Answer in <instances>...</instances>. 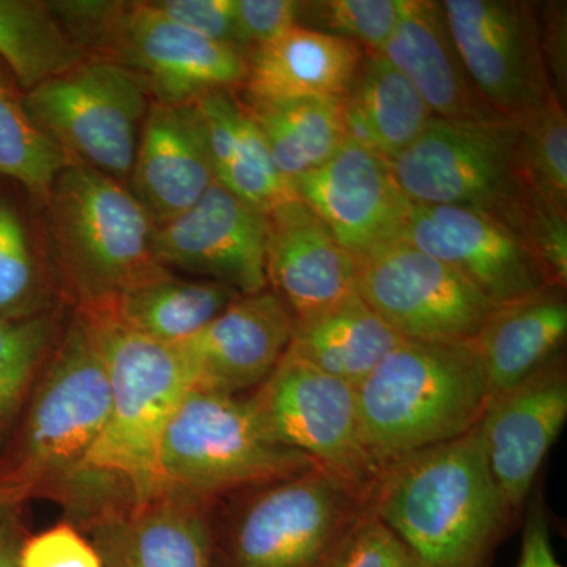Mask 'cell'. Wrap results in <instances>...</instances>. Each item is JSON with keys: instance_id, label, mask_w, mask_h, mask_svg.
Here are the masks:
<instances>
[{"instance_id": "cell-1", "label": "cell", "mask_w": 567, "mask_h": 567, "mask_svg": "<svg viewBox=\"0 0 567 567\" xmlns=\"http://www.w3.org/2000/svg\"><path fill=\"white\" fill-rule=\"evenodd\" d=\"M81 311L99 334L111 383L102 435L61 499L69 516L87 524L159 495L164 431L194 382L177 347L134 333L102 309Z\"/></svg>"}, {"instance_id": "cell-2", "label": "cell", "mask_w": 567, "mask_h": 567, "mask_svg": "<svg viewBox=\"0 0 567 567\" xmlns=\"http://www.w3.org/2000/svg\"><path fill=\"white\" fill-rule=\"evenodd\" d=\"M372 511L404 540L417 567H488L518 522L492 475L477 424L386 465L374 483Z\"/></svg>"}, {"instance_id": "cell-3", "label": "cell", "mask_w": 567, "mask_h": 567, "mask_svg": "<svg viewBox=\"0 0 567 567\" xmlns=\"http://www.w3.org/2000/svg\"><path fill=\"white\" fill-rule=\"evenodd\" d=\"M110 372L91 317L81 309L63 328L9 442L0 484L22 499L61 502L106 424Z\"/></svg>"}, {"instance_id": "cell-4", "label": "cell", "mask_w": 567, "mask_h": 567, "mask_svg": "<svg viewBox=\"0 0 567 567\" xmlns=\"http://www.w3.org/2000/svg\"><path fill=\"white\" fill-rule=\"evenodd\" d=\"M365 445L380 472L468 434L491 401L473 341L404 339L354 386Z\"/></svg>"}, {"instance_id": "cell-5", "label": "cell", "mask_w": 567, "mask_h": 567, "mask_svg": "<svg viewBox=\"0 0 567 567\" xmlns=\"http://www.w3.org/2000/svg\"><path fill=\"white\" fill-rule=\"evenodd\" d=\"M44 224L61 281L80 309L107 308L128 287L162 270L156 224L125 183L82 163L58 175Z\"/></svg>"}, {"instance_id": "cell-6", "label": "cell", "mask_w": 567, "mask_h": 567, "mask_svg": "<svg viewBox=\"0 0 567 567\" xmlns=\"http://www.w3.org/2000/svg\"><path fill=\"white\" fill-rule=\"evenodd\" d=\"M89 59L133 73L153 103L186 104L215 91H237L246 52L175 24L152 2H50Z\"/></svg>"}, {"instance_id": "cell-7", "label": "cell", "mask_w": 567, "mask_h": 567, "mask_svg": "<svg viewBox=\"0 0 567 567\" xmlns=\"http://www.w3.org/2000/svg\"><path fill=\"white\" fill-rule=\"evenodd\" d=\"M388 164L410 203L486 213L524 241L536 212L548 203L522 169L517 118L454 122L434 117Z\"/></svg>"}, {"instance_id": "cell-8", "label": "cell", "mask_w": 567, "mask_h": 567, "mask_svg": "<svg viewBox=\"0 0 567 567\" xmlns=\"http://www.w3.org/2000/svg\"><path fill=\"white\" fill-rule=\"evenodd\" d=\"M306 454L265 431L248 395L192 388L159 446V495L218 502L317 468Z\"/></svg>"}, {"instance_id": "cell-9", "label": "cell", "mask_w": 567, "mask_h": 567, "mask_svg": "<svg viewBox=\"0 0 567 567\" xmlns=\"http://www.w3.org/2000/svg\"><path fill=\"white\" fill-rule=\"evenodd\" d=\"M374 483L317 466L230 495L234 503L224 525V565L327 567L342 537L371 507Z\"/></svg>"}, {"instance_id": "cell-10", "label": "cell", "mask_w": 567, "mask_h": 567, "mask_svg": "<svg viewBox=\"0 0 567 567\" xmlns=\"http://www.w3.org/2000/svg\"><path fill=\"white\" fill-rule=\"evenodd\" d=\"M24 104L40 132L71 162L130 181L152 99L128 70L85 59L24 93Z\"/></svg>"}, {"instance_id": "cell-11", "label": "cell", "mask_w": 567, "mask_h": 567, "mask_svg": "<svg viewBox=\"0 0 567 567\" xmlns=\"http://www.w3.org/2000/svg\"><path fill=\"white\" fill-rule=\"evenodd\" d=\"M357 293L404 339L466 342L496 306L454 268L404 240L353 257Z\"/></svg>"}, {"instance_id": "cell-12", "label": "cell", "mask_w": 567, "mask_h": 567, "mask_svg": "<svg viewBox=\"0 0 567 567\" xmlns=\"http://www.w3.org/2000/svg\"><path fill=\"white\" fill-rule=\"evenodd\" d=\"M248 398L279 445L349 480L372 483L379 477L365 445L354 386L286 352Z\"/></svg>"}, {"instance_id": "cell-13", "label": "cell", "mask_w": 567, "mask_h": 567, "mask_svg": "<svg viewBox=\"0 0 567 567\" xmlns=\"http://www.w3.org/2000/svg\"><path fill=\"white\" fill-rule=\"evenodd\" d=\"M440 6L470 80L495 111L518 118L554 93L536 2L443 0Z\"/></svg>"}, {"instance_id": "cell-14", "label": "cell", "mask_w": 567, "mask_h": 567, "mask_svg": "<svg viewBox=\"0 0 567 567\" xmlns=\"http://www.w3.org/2000/svg\"><path fill=\"white\" fill-rule=\"evenodd\" d=\"M399 240L454 268L495 306L558 286L518 235L473 208L412 203Z\"/></svg>"}, {"instance_id": "cell-15", "label": "cell", "mask_w": 567, "mask_h": 567, "mask_svg": "<svg viewBox=\"0 0 567 567\" xmlns=\"http://www.w3.org/2000/svg\"><path fill=\"white\" fill-rule=\"evenodd\" d=\"M268 216L218 183L188 210L156 227L153 252L164 268H177L240 295L268 289Z\"/></svg>"}, {"instance_id": "cell-16", "label": "cell", "mask_w": 567, "mask_h": 567, "mask_svg": "<svg viewBox=\"0 0 567 567\" xmlns=\"http://www.w3.org/2000/svg\"><path fill=\"white\" fill-rule=\"evenodd\" d=\"M566 420L567 364L561 350L509 390L492 395L477 423L492 475L517 520Z\"/></svg>"}, {"instance_id": "cell-17", "label": "cell", "mask_w": 567, "mask_h": 567, "mask_svg": "<svg viewBox=\"0 0 567 567\" xmlns=\"http://www.w3.org/2000/svg\"><path fill=\"white\" fill-rule=\"evenodd\" d=\"M290 185L352 257L399 240L412 207L386 159L353 141Z\"/></svg>"}, {"instance_id": "cell-18", "label": "cell", "mask_w": 567, "mask_h": 567, "mask_svg": "<svg viewBox=\"0 0 567 567\" xmlns=\"http://www.w3.org/2000/svg\"><path fill=\"white\" fill-rule=\"evenodd\" d=\"M295 327L278 295H241L234 303L181 344H175L192 372L194 388L246 395L262 385L282 360Z\"/></svg>"}, {"instance_id": "cell-19", "label": "cell", "mask_w": 567, "mask_h": 567, "mask_svg": "<svg viewBox=\"0 0 567 567\" xmlns=\"http://www.w3.org/2000/svg\"><path fill=\"white\" fill-rule=\"evenodd\" d=\"M267 286L295 320L357 295L353 257L298 199L268 213Z\"/></svg>"}, {"instance_id": "cell-20", "label": "cell", "mask_w": 567, "mask_h": 567, "mask_svg": "<svg viewBox=\"0 0 567 567\" xmlns=\"http://www.w3.org/2000/svg\"><path fill=\"white\" fill-rule=\"evenodd\" d=\"M132 192L164 224L192 208L215 183L196 104H151L137 144Z\"/></svg>"}, {"instance_id": "cell-21", "label": "cell", "mask_w": 567, "mask_h": 567, "mask_svg": "<svg viewBox=\"0 0 567 567\" xmlns=\"http://www.w3.org/2000/svg\"><path fill=\"white\" fill-rule=\"evenodd\" d=\"M212 505L162 494L85 525L111 567H213Z\"/></svg>"}, {"instance_id": "cell-22", "label": "cell", "mask_w": 567, "mask_h": 567, "mask_svg": "<svg viewBox=\"0 0 567 567\" xmlns=\"http://www.w3.org/2000/svg\"><path fill=\"white\" fill-rule=\"evenodd\" d=\"M380 54L404 74L434 117L454 122L505 117L470 80L440 2L402 0L401 17Z\"/></svg>"}, {"instance_id": "cell-23", "label": "cell", "mask_w": 567, "mask_h": 567, "mask_svg": "<svg viewBox=\"0 0 567 567\" xmlns=\"http://www.w3.org/2000/svg\"><path fill=\"white\" fill-rule=\"evenodd\" d=\"M365 52L350 41L295 25L246 54V104L342 100Z\"/></svg>"}, {"instance_id": "cell-24", "label": "cell", "mask_w": 567, "mask_h": 567, "mask_svg": "<svg viewBox=\"0 0 567 567\" xmlns=\"http://www.w3.org/2000/svg\"><path fill=\"white\" fill-rule=\"evenodd\" d=\"M567 336L566 287L496 306L473 339L492 395L503 393L561 352Z\"/></svg>"}, {"instance_id": "cell-25", "label": "cell", "mask_w": 567, "mask_h": 567, "mask_svg": "<svg viewBox=\"0 0 567 567\" xmlns=\"http://www.w3.org/2000/svg\"><path fill=\"white\" fill-rule=\"evenodd\" d=\"M41 208L20 183L0 177V319L58 309L61 276Z\"/></svg>"}, {"instance_id": "cell-26", "label": "cell", "mask_w": 567, "mask_h": 567, "mask_svg": "<svg viewBox=\"0 0 567 567\" xmlns=\"http://www.w3.org/2000/svg\"><path fill=\"white\" fill-rule=\"evenodd\" d=\"M203 118L215 182L265 213L295 199L267 144L235 91H215L193 102Z\"/></svg>"}, {"instance_id": "cell-27", "label": "cell", "mask_w": 567, "mask_h": 567, "mask_svg": "<svg viewBox=\"0 0 567 567\" xmlns=\"http://www.w3.org/2000/svg\"><path fill=\"white\" fill-rule=\"evenodd\" d=\"M341 104L349 141L386 162L415 142L434 118L416 89L382 54H364Z\"/></svg>"}, {"instance_id": "cell-28", "label": "cell", "mask_w": 567, "mask_h": 567, "mask_svg": "<svg viewBox=\"0 0 567 567\" xmlns=\"http://www.w3.org/2000/svg\"><path fill=\"white\" fill-rule=\"evenodd\" d=\"M402 341L357 293L333 308L295 320L287 353L357 386Z\"/></svg>"}, {"instance_id": "cell-29", "label": "cell", "mask_w": 567, "mask_h": 567, "mask_svg": "<svg viewBox=\"0 0 567 567\" xmlns=\"http://www.w3.org/2000/svg\"><path fill=\"white\" fill-rule=\"evenodd\" d=\"M238 297L224 284L185 281L162 268L123 290L102 311L134 333L175 346L199 333Z\"/></svg>"}, {"instance_id": "cell-30", "label": "cell", "mask_w": 567, "mask_h": 567, "mask_svg": "<svg viewBox=\"0 0 567 567\" xmlns=\"http://www.w3.org/2000/svg\"><path fill=\"white\" fill-rule=\"evenodd\" d=\"M244 104L289 183L322 166L349 141L341 100Z\"/></svg>"}, {"instance_id": "cell-31", "label": "cell", "mask_w": 567, "mask_h": 567, "mask_svg": "<svg viewBox=\"0 0 567 567\" xmlns=\"http://www.w3.org/2000/svg\"><path fill=\"white\" fill-rule=\"evenodd\" d=\"M89 59L50 2L0 0V62L22 93Z\"/></svg>"}, {"instance_id": "cell-32", "label": "cell", "mask_w": 567, "mask_h": 567, "mask_svg": "<svg viewBox=\"0 0 567 567\" xmlns=\"http://www.w3.org/2000/svg\"><path fill=\"white\" fill-rule=\"evenodd\" d=\"M70 163L33 123L24 93L0 62V177L20 183L43 207L52 183Z\"/></svg>"}, {"instance_id": "cell-33", "label": "cell", "mask_w": 567, "mask_h": 567, "mask_svg": "<svg viewBox=\"0 0 567 567\" xmlns=\"http://www.w3.org/2000/svg\"><path fill=\"white\" fill-rule=\"evenodd\" d=\"M63 328L59 308L28 319H0V451L9 442Z\"/></svg>"}, {"instance_id": "cell-34", "label": "cell", "mask_w": 567, "mask_h": 567, "mask_svg": "<svg viewBox=\"0 0 567 567\" xmlns=\"http://www.w3.org/2000/svg\"><path fill=\"white\" fill-rule=\"evenodd\" d=\"M518 155L529 185L567 213V115L555 93L517 118Z\"/></svg>"}, {"instance_id": "cell-35", "label": "cell", "mask_w": 567, "mask_h": 567, "mask_svg": "<svg viewBox=\"0 0 567 567\" xmlns=\"http://www.w3.org/2000/svg\"><path fill=\"white\" fill-rule=\"evenodd\" d=\"M402 0H309L298 6L297 25L380 54L401 17Z\"/></svg>"}, {"instance_id": "cell-36", "label": "cell", "mask_w": 567, "mask_h": 567, "mask_svg": "<svg viewBox=\"0 0 567 567\" xmlns=\"http://www.w3.org/2000/svg\"><path fill=\"white\" fill-rule=\"evenodd\" d=\"M327 567H417L415 557L371 507L342 537Z\"/></svg>"}, {"instance_id": "cell-37", "label": "cell", "mask_w": 567, "mask_h": 567, "mask_svg": "<svg viewBox=\"0 0 567 567\" xmlns=\"http://www.w3.org/2000/svg\"><path fill=\"white\" fill-rule=\"evenodd\" d=\"M20 567H104L99 550L70 524L22 540Z\"/></svg>"}, {"instance_id": "cell-38", "label": "cell", "mask_w": 567, "mask_h": 567, "mask_svg": "<svg viewBox=\"0 0 567 567\" xmlns=\"http://www.w3.org/2000/svg\"><path fill=\"white\" fill-rule=\"evenodd\" d=\"M152 3L164 17L186 31L241 50L235 20V0H156Z\"/></svg>"}, {"instance_id": "cell-39", "label": "cell", "mask_w": 567, "mask_h": 567, "mask_svg": "<svg viewBox=\"0 0 567 567\" xmlns=\"http://www.w3.org/2000/svg\"><path fill=\"white\" fill-rule=\"evenodd\" d=\"M295 0H235L238 41L248 54L252 48L278 39L297 25Z\"/></svg>"}, {"instance_id": "cell-40", "label": "cell", "mask_w": 567, "mask_h": 567, "mask_svg": "<svg viewBox=\"0 0 567 567\" xmlns=\"http://www.w3.org/2000/svg\"><path fill=\"white\" fill-rule=\"evenodd\" d=\"M540 51L551 92L566 107L567 96V3L565 0L536 2Z\"/></svg>"}, {"instance_id": "cell-41", "label": "cell", "mask_w": 567, "mask_h": 567, "mask_svg": "<svg viewBox=\"0 0 567 567\" xmlns=\"http://www.w3.org/2000/svg\"><path fill=\"white\" fill-rule=\"evenodd\" d=\"M524 511V535L516 567H563L551 544L550 524L543 496H529Z\"/></svg>"}, {"instance_id": "cell-42", "label": "cell", "mask_w": 567, "mask_h": 567, "mask_svg": "<svg viewBox=\"0 0 567 567\" xmlns=\"http://www.w3.org/2000/svg\"><path fill=\"white\" fill-rule=\"evenodd\" d=\"M20 509L13 511L0 522V567H20L22 544Z\"/></svg>"}, {"instance_id": "cell-43", "label": "cell", "mask_w": 567, "mask_h": 567, "mask_svg": "<svg viewBox=\"0 0 567 567\" xmlns=\"http://www.w3.org/2000/svg\"><path fill=\"white\" fill-rule=\"evenodd\" d=\"M22 503H24V499L17 492L0 484V522L13 511L20 509Z\"/></svg>"}]
</instances>
